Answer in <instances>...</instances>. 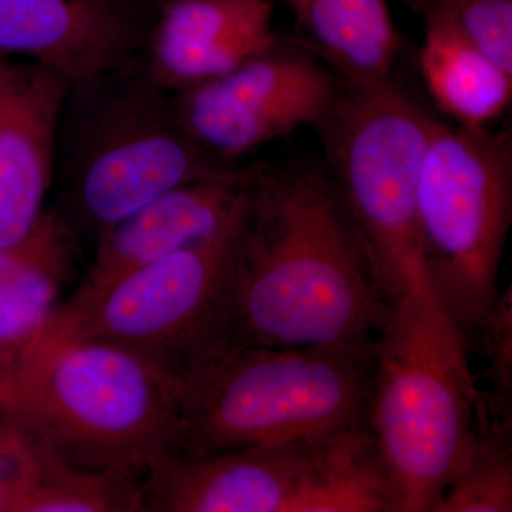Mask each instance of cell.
<instances>
[{"instance_id":"6da1fadb","label":"cell","mask_w":512,"mask_h":512,"mask_svg":"<svg viewBox=\"0 0 512 512\" xmlns=\"http://www.w3.org/2000/svg\"><path fill=\"white\" fill-rule=\"evenodd\" d=\"M386 303L329 173L254 165L211 349L370 348Z\"/></svg>"},{"instance_id":"7a4b0ae2","label":"cell","mask_w":512,"mask_h":512,"mask_svg":"<svg viewBox=\"0 0 512 512\" xmlns=\"http://www.w3.org/2000/svg\"><path fill=\"white\" fill-rule=\"evenodd\" d=\"M0 417L59 463L138 485L177 450L167 370L120 346L47 330L0 379Z\"/></svg>"},{"instance_id":"3957f363","label":"cell","mask_w":512,"mask_h":512,"mask_svg":"<svg viewBox=\"0 0 512 512\" xmlns=\"http://www.w3.org/2000/svg\"><path fill=\"white\" fill-rule=\"evenodd\" d=\"M367 427L394 512H430L473 450L484 409L468 345L423 275L386 303Z\"/></svg>"},{"instance_id":"277c9868","label":"cell","mask_w":512,"mask_h":512,"mask_svg":"<svg viewBox=\"0 0 512 512\" xmlns=\"http://www.w3.org/2000/svg\"><path fill=\"white\" fill-rule=\"evenodd\" d=\"M373 369V345L205 350L170 373L177 397L174 458L367 424Z\"/></svg>"},{"instance_id":"5b68a950","label":"cell","mask_w":512,"mask_h":512,"mask_svg":"<svg viewBox=\"0 0 512 512\" xmlns=\"http://www.w3.org/2000/svg\"><path fill=\"white\" fill-rule=\"evenodd\" d=\"M232 167L188 134L144 53L70 83L53 181L97 237L165 192Z\"/></svg>"},{"instance_id":"8992f818","label":"cell","mask_w":512,"mask_h":512,"mask_svg":"<svg viewBox=\"0 0 512 512\" xmlns=\"http://www.w3.org/2000/svg\"><path fill=\"white\" fill-rule=\"evenodd\" d=\"M421 272L468 349L500 299L512 221L510 130L437 121L417 183Z\"/></svg>"},{"instance_id":"52a82bcc","label":"cell","mask_w":512,"mask_h":512,"mask_svg":"<svg viewBox=\"0 0 512 512\" xmlns=\"http://www.w3.org/2000/svg\"><path fill=\"white\" fill-rule=\"evenodd\" d=\"M141 491L146 512H394L392 485L367 424L170 458Z\"/></svg>"},{"instance_id":"ba28073f","label":"cell","mask_w":512,"mask_h":512,"mask_svg":"<svg viewBox=\"0 0 512 512\" xmlns=\"http://www.w3.org/2000/svg\"><path fill=\"white\" fill-rule=\"evenodd\" d=\"M437 119L389 80L348 86L318 127L384 301L421 272L417 183Z\"/></svg>"},{"instance_id":"9c48e42d","label":"cell","mask_w":512,"mask_h":512,"mask_svg":"<svg viewBox=\"0 0 512 512\" xmlns=\"http://www.w3.org/2000/svg\"><path fill=\"white\" fill-rule=\"evenodd\" d=\"M244 205L212 237L141 266L90 301L57 306L47 332L120 346L168 373L211 349Z\"/></svg>"},{"instance_id":"30bf717a","label":"cell","mask_w":512,"mask_h":512,"mask_svg":"<svg viewBox=\"0 0 512 512\" xmlns=\"http://www.w3.org/2000/svg\"><path fill=\"white\" fill-rule=\"evenodd\" d=\"M308 49L276 43L220 79L174 93L178 116L205 151L232 164L303 126H318L339 97Z\"/></svg>"},{"instance_id":"8fae6325","label":"cell","mask_w":512,"mask_h":512,"mask_svg":"<svg viewBox=\"0 0 512 512\" xmlns=\"http://www.w3.org/2000/svg\"><path fill=\"white\" fill-rule=\"evenodd\" d=\"M70 80L0 53V249H18L45 217Z\"/></svg>"},{"instance_id":"7c38bea8","label":"cell","mask_w":512,"mask_h":512,"mask_svg":"<svg viewBox=\"0 0 512 512\" xmlns=\"http://www.w3.org/2000/svg\"><path fill=\"white\" fill-rule=\"evenodd\" d=\"M252 167L229 168L165 192L99 235L96 258L67 303H83L141 266L220 232L244 205Z\"/></svg>"},{"instance_id":"4fadbf2b","label":"cell","mask_w":512,"mask_h":512,"mask_svg":"<svg viewBox=\"0 0 512 512\" xmlns=\"http://www.w3.org/2000/svg\"><path fill=\"white\" fill-rule=\"evenodd\" d=\"M271 0H168L148 35L154 79L180 93L234 72L279 42Z\"/></svg>"},{"instance_id":"5bb4252c","label":"cell","mask_w":512,"mask_h":512,"mask_svg":"<svg viewBox=\"0 0 512 512\" xmlns=\"http://www.w3.org/2000/svg\"><path fill=\"white\" fill-rule=\"evenodd\" d=\"M148 35L99 0H0V53L46 64L72 83L136 59Z\"/></svg>"},{"instance_id":"9a60e30c","label":"cell","mask_w":512,"mask_h":512,"mask_svg":"<svg viewBox=\"0 0 512 512\" xmlns=\"http://www.w3.org/2000/svg\"><path fill=\"white\" fill-rule=\"evenodd\" d=\"M70 262L72 229L53 212L23 247L0 249V379L45 332Z\"/></svg>"},{"instance_id":"2e32d148","label":"cell","mask_w":512,"mask_h":512,"mask_svg":"<svg viewBox=\"0 0 512 512\" xmlns=\"http://www.w3.org/2000/svg\"><path fill=\"white\" fill-rule=\"evenodd\" d=\"M309 52L332 64L348 86L390 79L399 36L387 0H285Z\"/></svg>"},{"instance_id":"e0dca14e","label":"cell","mask_w":512,"mask_h":512,"mask_svg":"<svg viewBox=\"0 0 512 512\" xmlns=\"http://www.w3.org/2000/svg\"><path fill=\"white\" fill-rule=\"evenodd\" d=\"M420 67L431 96L458 126L483 128L510 107L512 74L491 62L440 20L423 16Z\"/></svg>"},{"instance_id":"ac0fdd59","label":"cell","mask_w":512,"mask_h":512,"mask_svg":"<svg viewBox=\"0 0 512 512\" xmlns=\"http://www.w3.org/2000/svg\"><path fill=\"white\" fill-rule=\"evenodd\" d=\"M512 511V420L491 416L484 403L473 450L430 512Z\"/></svg>"},{"instance_id":"d6986e66","label":"cell","mask_w":512,"mask_h":512,"mask_svg":"<svg viewBox=\"0 0 512 512\" xmlns=\"http://www.w3.org/2000/svg\"><path fill=\"white\" fill-rule=\"evenodd\" d=\"M421 16L443 22L512 74V0H412Z\"/></svg>"},{"instance_id":"ffe728a7","label":"cell","mask_w":512,"mask_h":512,"mask_svg":"<svg viewBox=\"0 0 512 512\" xmlns=\"http://www.w3.org/2000/svg\"><path fill=\"white\" fill-rule=\"evenodd\" d=\"M477 349L487 359L484 377L488 389L484 400L488 412L512 420V301L511 289L501 292L494 315L481 336Z\"/></svg>"},{"instance_id":"44dd1931","label":"cell","mask_w":512,"mask_h":512,"mask_svg":"<svg viewBox=\"0 0 512 512\" xmlns=\"http://www.w3.org/2000/svg\"><path fill=\"white\" fill-rule=\"evenodd\" d=\"M99 2L151 32L161 9L168 0H99Z\"/></svg>"},{"instance_id":"7402d4cb","label":"cell","mask_w":512,"mask_h":512,"mask_svg":"<svg viewBox=\"0 0 512 512\" xmlns=\"http://www.w3.org/2000/svg\"><path fill=\"white\" fill-rule=\"evenodd\" d=\"M0 512H6V501L2 493H0Z\"/></svg>"}]
</instances>
